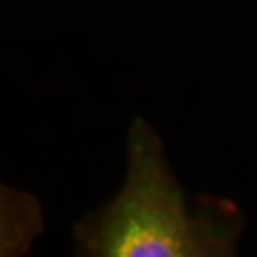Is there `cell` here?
Listing matches in <instances>:
<instances>
[{"instance_id": "1", "label": "cell", "mask_w": 257, "mask_h": 257, "mask_svg": "<svg viewBox=\"0 0 257 257\" xmlns=\"http://www.w3.org/2000/svg\"><path fill=\"white\" fill-rule=\"evenodd\" d=\"M242 230L234 202L187 197L161 136L137 117L127 131L120 191L75 224L74 240L85 257H232Z\"/></svg>"}]
</instances>
